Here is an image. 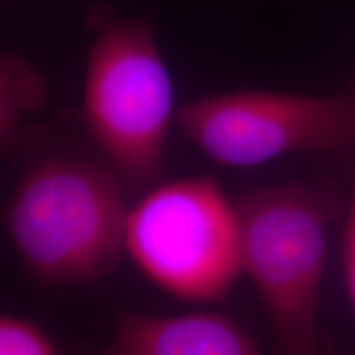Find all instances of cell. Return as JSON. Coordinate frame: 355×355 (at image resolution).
<instances>
[{"mask_svg": "<svg viewBox=\"0 0 355 355\" xmlns=\"http://www.w3.org/2000/svg\"><path fill=\"white\" fill-rule=\"evenodd\" d=\"M122 184L109 165L76 157L44 158L26 170L3 219L40 282L79 285L121 263L128 214Z\"/></svg>", "mask_w": 355, "mask_h": 355, "instance_id": "cell-1", "label": "cell"}, {"mask_svg": "<svg viewBox=\"0 0 355 355\" xmlns=\"http://www.w3.org/2000/svg\"><path fill=\"white\" fill-rule=\"evenodd\" d=\"M87 55L83 122L130 188L159 183L173 121V83L152 25L104 19Z\"/></svg>", "mask_w": 355, "mask_h": 355, "instance_id": "cell-2", "label": "cell"}, {"mask_svg": "<svg viewBox=\"0 0 355 355\" xmlns=\"http://www.w3.org/2000/svg\"><path fill=\"white\" fill-rule=\"evenodd\" d=\"M242 273L254 282L283 355H322L318 308L329 212L301 183L237 198Z\"/></svg>", "mask_w": 355, "mask_h": 355, "instance_id": "cell-3", "label": "cell"}, {"mask_svg": "<svg viewBox=\"0 0 355 355\" xmlns=\"http://www.w3.org/2000/svg\"><path fill=\"white\" fill-rule=\"evenodd\" d=\"M125 254L178 300H222L242 273L235 202L212 178L158 183L128 209Z\"/></svg>", "mask_w": 355, "mask_h": 355, "instance_id": "cell-4", "label": "cell"}, {"mask_svg": "<svg viewBox=\"0 0 355 355\" xmlns=\"http://www.w3.org/2000/svg\"><path fill=\"white\" fill-rule=\"evenodd\" d=\"M176 122L186 139L219 165L257 166L291 153L355 146V92L204 96L184 104Z\"/></svg>", "mask_w": 355, "mask_h": 355, "instance_id": "cell-5", "label": "cell"}, {"mask_svg": "<svg viewBox=\"0 0 355 355\" xmlns=\"http://www.w3.org/2000/svg\"><path fill=\"white\" fill-rule=\"evenodd\" d=\"M92 355H263L248 332L219 313L153 316L122 313L114 336Z\"/></svg>", "mask_w": 355, "mask_h": 355, "instance_id": "cell-6", "label": "cell"}, {"mask_svg": "<svg viewBox=\"0 0 355 355\" xmlns=\"http://www.w3.org/2000/svg\"><path fill=\"white\" fill-rule=\"evenodd\" d=\"M46 92V79L32 63L0 53V144L10 140L20 123L42 109Z\"/></svg>", "mask_w": 355, "mask_h": 355, "instance_id": "cell-7", "label": "cell"}, {"mask_svg": "<svg viewBox=\"0 0 355 355\" xmlns=\"http://www.w3.org/2000/svg\"><path fill=\"white\" fill-rule=\"evenodd\" d=\"M0 355H58L50 336L37 324L0 314Z\"/></svg>", "mask_w": 355, "mask_h": 355, "instance_id": "cell-8", "label": "cell"}, {"mask_svg": "<svg viewBox=\"0 0 355 355\" xmlns=\"http://www.w3.org/2000/svg\"><path fill=\"white\" fill-rule=\"evenodd\" d=\"M344 272L349 295L355 308V189L350 201L347 222L344 230Z\"/></svg>", "mask_w": 355, "mask_h": 355, "instance_id": "cell-9", "label": "cell"}]
</instances>
